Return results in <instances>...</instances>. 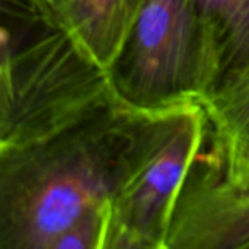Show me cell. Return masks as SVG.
Segmentation results:
<instances>
[{"mask_svg": "<svg viewBox=\"0 0 249 249\" xmlns=\"http://www.w3.org/2000/svg\"><path fill=\"white\" fill-rule=\"evenodd\" d=\"M137 115L115 102L47 139L0 149V249H51L108 207Z\"/></svg>", "mask_w": 249, "mask_h": 249, "instance_id": "cell-1", "label": "cell"}, {"mask_svg": "<svg viewBox=\"0 0 249 249\" xmlns=\"http://www.w3.org/2000/svg\"><path fill=\"white\" fill-rule=\"evenodd\" d=\"M0 149L47 139L118 102L108 70L31 0H1Z\"/></svg>", "mask_w": 249, "mask_h": 249, "instance_id": "cell-2", "label": "cell"}, {"mask_svg": "<svg viewBox=\"0 0 249 249\" xmlns=\"http://www.w3.org/2000/svg\"><path fill=\"white\" fill-rule=\"evenodd\" d=\"M207 133L200 102L139 112L109 200L105 249H166L181 190Z\"/></svg>", "mask_w": 249, "mask_h": 249, "instance_id": "cell-3", "label": "cell"}, {"mask_svg": "<svg viewBox=\"0 0 249 249\" xmlns=\"http://www.w3.org/2000/svg\"><path fill=\"white\" fill-rule=\"evenodd\" d=\"M108 76L117 101L137 112L201 104L216 69L194 0H144Z\"/></svg>", "mask_w": 249, "mask_h": 249, "instance_id": "cell-4", "label": "cell"}, {"mask_svg": "<svg viewBox=\"0 0 249 249\" xmlns=\"http://www.w3.org/2000/svg\"><path fill=\"white\" fill-rule=\"evenodd\" d=\"M249 248V171L225 172L198 156L181 190L166 249Z\"/></svg>", "mask_w": 249, "mask_h": 249, "instance_id": "cell-5", "label": "cell"}, {"mask_svg": "<svg viewBox=\"0 0 249 249\" xmlns=\"http://www.w3.org/2000/svg\"><path fill=\"white\" fill-rule=\"evenodd\" d=\"M39 13L66 32L108 70L144 0H31Z\"/></svg>", "mask_w": 249, "mask_h": 249, "instance_id": "cell-6", "label": "cell"}, {"mask_svg": "<svg viewBox=\"0 0 249 249\" xmlns=\"http://www.w3.org/2000/svg\"><path fill=\"white\" fill-rule=\"evenodd\" d=\"M213 137L212 153L228 174L249 171V66L201 101Z\"/></svg>", "mask_w": 249, "mask_h": 249, "instance_id": "cell-7", "label": "cell"}, {"mask_svg": "<svg viewBox=\"0 0 249 249\" xmlns=\"http://www.w3.org/2000/svg\"><path fill=\"white\" fill-rule=\"evenodd\" d=\"M216 69V90L249 66V0H194ZM207 98V96H206Z\"/></svg>", "mask_w": 249, "mask_h": 249, "instance_id": "cell-8", "label": "cell"}, {"mask_svg": "<svg viewBox=\"0 0 249 249\" xmlns=\"http://www.w3.org/2000/svg\"><path fill=\"white\" fill-rule=\"evenodd\" d=\"M109 228V206L79 219L64 231L51 249H105Z\"/></svg>", "mask_w": 249, "mask_h": 249, "instance_id": "cell-9", "label": "cell"}]
</instances>
